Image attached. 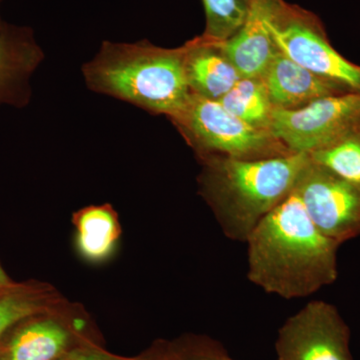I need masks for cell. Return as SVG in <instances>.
I'll return each instance as SVG.
<instances>
[{"mask_svg": "<svg viewBox=\"0 0 360 360\" xmlns=\"http://www.w3.org/2000/svg\"><path fill=\"white\" fill-rule=\"evenodd\" d=\"M246 243L248 278L270 295L307 297L338 279L340 245L315 226L295 191L260 220Z\"/></svg>", "mask_w": 360, "mask_h": 360, "instance_id": "6da1fadb", "label": "cell"}, {"mask_svg": "<svg viewBox=\"0 0 360 360\" xmlns=\"http://www.w3.org/2000/svg\"><path fill=\"white\" fill-rule=\"evenodd\" d=\"M201 195L212 207L227 238L246 243L248 236L281 201L295 191L309 153L264 158H200Z\"/></svg>", "mask_w": 360, "mask_h": 360, "instance_id": "7a4b0ae2", "label": "cell"}, {"mask_svg": "<svg viewBox=\"0 0 360 360\" xmlns=\"http://www.w3.org/2000/svg\"><path fill=\"white\" fill-rule=\"evenodd\" d=\"M186 53V44L165 49L148 40L104 41L82 73L89 89L169 117L191 94Z\"/></svg>", "mask_w": 360, "mask_h": 360, "instance_id": "3957f363", "label": "cell"}, {"mask_svg": "<svg viewBox=\"0 0 360 360\" xmlns=\"http://www.w3.org/2000/svg\"><path fill=\"white\" fill-rule=\"evenodd\" d=\"M168 118L200 158L250 160L295 153L271 130L248 124L225 110L219 101L193 94Z\"/></svg>", "mask_w": 360, "mask_h": 360, "instance_id": "277c9868", "label": "cell"}, {"mask_svg": "<svg viewBox=\"0 0 360 360\" xmlns=\"http://www.w3.org/2000/svg\"><path fill=\"white\" fill-rule=\"evenodd\" d=\"M267 25L277 49L291 60L349 90H360V65L336 51L314 13L276 0Z\"/></svg>", "mask_w": 360, "mask_h": 360, "instance_id": "5b68a950", "label": "cell"}, {"mask_svg": "<svg viewBox=\"0 0 360 360\" xmlns=\"http://www.w3.org/2000/svg\"><path fill=\"white\" fill-rule=\"evenodd\" d=\"M360 125V90L324 97L296 110H274L270 130L292 153H310Z\"/></svg>", "mask_w": 360, "mask_h": 360, "instance_id": "8992f818", "label": "cell"}, {"mask_svg": "<svg viewBox=\"0 0 360 360\" xmlns=\"http://www.w3.org/2000/svg\"><path fill=\"white\" fill-rule=\"evenodd\" d=\"M295 191L315 226L342 245L360 236V188L311 160L296 180Z\"/></svg>", "mask_w": 360, "mask_h": 360, "instance_id": "52a82bcc", "label": "cell"}, {"mask_svg": "<svg viewBox=\"0 0 360 360\" xmlns=\"http://www.w3.org/2000/svg\"><path fill=\"white\" fill-rule=\"evenodd\" d=\"M350 329L330 303L314 300L279 328L277 360H354Z\"/></svg>", "mask_w": 360, "mask_h": 360, "instance_id": "ba28073f", "label": "cell"}, {"mask_svg": "<svg viewBox=\"0 0 360 360\" xmlns=\"http://www.w3.org/2000/svg\"><path fill=\"white\" fill-rule=\"evenodd\" d=\"M44 56L30 28L0 21V108L30 103L32 78Z\"/></svg>", "mask_w": 360, "mask_h": 360, "instance_id": "9c48e42d", "label": "cell"}, {"mask_svg": "<svg viewBox=\"0 0 360 360\" xmlns=\"http://www.w3.org/2000/svg\"><path fill=\"white\" fill-rule=\"evenodd\" d=\"M262 79L274 110H300L324 97L354 91L315 75L279 51L270 61Z\"/></svg>", "mask_w": 360, "mask_h": 360, "instance_id": "30bf717a", "label": "cell"}, {"mask_svg": "<svg viewBox=\"0 0 360 360\" xmlns=\"http://www.w3.org/2000/svg\"><path fill=\"white\" fill-rule=\"evenodd\" d=\"M276 0H252L250 11L240 28L221 44L243 77H262L277 49L269 20Z\"/></svg>", "mask_w": 360, "mask_h": 360, "instance_id": "8fae6325", "label": "cell"}, {"mask_svg": "<svg viewBox=\"0 0 360 360\" xmlns=\"http://www.w3.org/2000/svg\"><path fill=\"white\" fill-rule=\"evenodd\" d=\"M186 47V78L191 94L219 101L243 77L220 42L201 34L187 41Z\"/></svg>", "mask_w": 360, "mask_h": 360, "instance_id": "7c38bea8", "label": "cell"}, {"mask_svg": "<svg viewBox=\"0 0 360 360\" xmlns=\"http://www.w3.org/2000/svg\"><path fill=\"white\" fill-rule=\"evenodd\" d=\"M70 345L65 326L41 314L21 322L0 342V360H58Z\"/></svg>", "mask_w": 360, "mask_h": 360, "instance_id": "4fadbf2b", "label": "cell"}, {"mask_svg": "<svg viewBox=\"0 0 360 360\" xmlns=\"http://www.w3.org/2000/svg\"><path fill=\"white\" fill-rule=\"evenodd\" d=\"M77 245L82 257L103 262L115 250L120 236L117 215L110 205H94L75 215Z\"/></svg>", "mask_w": 360, "mask_h": 360, "instance_id": "5bb4252c", "label": "cell"}, {"mask_svg": "<svg viewBox=\"0 0 360 360\" xmlns=\"http://www.w3.org/2000/svg\"><path fill=\"white\" fill-rule=\"evenodd\" d=\"M219 103L248 124L270 130L274 108L262 77H241Z\"/></svg>", "mask_w": 360, "mask_h": 360, "instance_id": "9a60e30c", "label": "cell"}, {"mask_svg": "<svg viewBox=\"0 0 360 360\" xmlns=\"http://www.w3.org/2000/svg\"><path fill=\"white\" fill-rule=\"evenodd\" d=\"M49 305L46 291L30 283H11L0 290V342L21 322L44 314Z\"/></svg>", "mask_w": 360, "mask_h": 360, "instance_id": "2e32d148", "label": "cell"}, {"mask_svg": "<svg viewBox=\"0 0 360 360\" xmlns=\"http://www.w3.org/2000/svg\"><path fill=\"white\" fill-rule=\"evenodd\" d=\"M309 155L314 162L360 188V125Z\"/></svg>", "mask_w": 360, "mask_h": 360, "instance_id": "e0dca14e", "label": "cell"}, {"mask_svg": "<svg viewBox=\"0 0 360 360\" xmlns=\"http://www.w3.org/2000/svg\"><path fill=\"white\" fill-rule=\"evenodd\" d=\"M205 4L207 39L224 42L245 22L252 0H202Z\"/></svg>", "mask_w": 360, "mask_h": 360, "instance_id": "ac0fdd59", "label": "cell"}, {"mask_svg": "<svg viewBox=\"0 0 360 360\" xmlns=\"http://www.w3.org/2000/svg\"><path fill=\"white\" fill-rule=\"evenodd\" d=\"M155 357L160 360H236L219 341L194 335L163 343Z\"/></svg>", "mask_w": 360, "mask_h": 360, "instance_id": "d6986e66", "label": "cell"}, {"mask_svg": "<svg viewBox=\"0 0 360 360\" xmlns=\"http://www.w3.org/2000/svg\"><path fill=\"white\" fill-rule=\"evenodd\" d=\"M58 360H129L120 359V357L112 356L104 352H98L91 348H80V349L72 350L70 352H66L65 355ZM148 360H160L153 357Z\"/></svg>", "mask_w": 360, "mask_h": 360, "instance_id": "ffe728a7", "label": "cell"}, {"mask_svg": "<svg viewBox=\"0 0 360 360\" xmlns=\"http://www.w3.org/2000/svg\"><path fill=\"white\" fill-rule=\"evenodd\" d=\"M13 283V281L9 279V277L7 276L6 271L2 269L1 265H0V290L1 288H6V286L9 285V284Z\"/></svg>", "mask_w": 360, "mask_h": 360, "instance_id": "44dd1931", "label": "cell"}]
</instances>
